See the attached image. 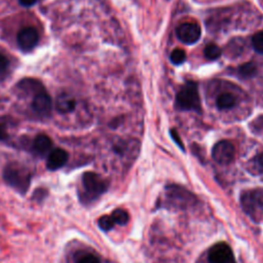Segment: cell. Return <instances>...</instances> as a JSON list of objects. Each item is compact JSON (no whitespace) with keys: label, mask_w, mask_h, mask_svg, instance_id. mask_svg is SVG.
<instances>
[{"label":"cell","mask_w":263,"mask_h":263,"mask_svg":"<svg viewBox=\"0 0 263 263\" xmlns=\"http://www.w3.org/2000/svg\"><path fill=\"white\" fill-rule=\"evenodd\" d=\"M176 107L183 111L200 112V99L197 85L194 81H187L176 96Z\"/></svg>","instance_id":"obj_1"},{"label":"cell","mask_w":263,"mask_h":263,"mask_svg":"<svg viewBox=\"0 0 263 263\" xmlns=\"http://www.w3.org/2000/svg\"><path fill=\"white\" fill-rule=\"evenodd\" d=\"M3 177L5 182L18 190L20 194L24 195L27 193L30 186L31 175L26 168L16 164H8L3 172Z\"/></svg>","instance_id":"obj_2"},{"label":"cell","mask_w":263,"mask_h":263,"mask_svg":"<svg viewBox=\"0 0 263 263\" xmlns=\"http://www.w3.org/2000/svg\"><path fill=\"white\" fill-rule=\"evenodd\" d=\"M82 186L85 194L82 195V200L90 202L103 195L108 188V184L104 179L94 172H87L82 176Z\"/></svg>","instance_id":"obj_3"},{"label":"cell","mask_w":263,"mask_h":263,"mask_svg":"<svg viewBox=\"0 0 263 263\" xmlns=\"http://www.w3.org/2000/svg\"><path fill=\"white\" fill-rule=\"evenodd\" d=\"M196 201V197L188 190L172 185L166 187L165 190V205L175 209H186L193 206Z\"/></svg>","instance_id":"obj_4"},{"label":"cell","mask_w":263,"mask_h":263,"mask_svg":"<svg viewBox=\"0 0 263 263\" xmlns=\"http://www.w3.org/2000/svg\"><path fill=\"white\" fill-rule=\"evenodd\" d=\"M242 207L249 216L256 219V216H259V213L263 210V190L245 193L242 196Z\"/></svg>","instance_id":"obj_5"},{"label":"cell","mask_w":263,"mask_h":263,"mask_svg":"<svg viewBox=\"0 0 263 263\" xmlns=\"http://www.w3.org/2000/svg\"><path fill=\"white\" fill-rule=\"evenodd\" d=\"M176 35L184 44H194L199 40L201 29L196 22H185L177 27Z\"/></svg>","instance_id":"obj_6"},{"label":"cell","mask_w":263,"mask_h":263,"mask_svg":"<svg viewBox=\"0 0 263 263\" xmlns=\"http://www.w3.org/2000/svg\"><path fill=\"white\" fill-rule=\"evenodd\" d=\"M235 149L231 142L222 140L214 145L212 149L213 160L220 164H229L234 160Z\"/></svg>","instance_id":"obj_7"},{"label":"cell","mask_w":263,"mask_h":263,"mask_svg":"<svg viewBox=\"0 0 263 263\" xmlns=\"http://www.w3.org/2000/svg\"><path fill=\"white\" fill-rule=\"evenodd\" d=\"M18 45L23 52L32 51L39 40V34L33 27L22 29L18 34Z\"/></svg>","instance_id":"obj_8"},{"label":"cell","mask_w":263,"mask_h":263,"mask_svg":"<svg viewBox=\"0 0 263 263\" xmlns=\"http://www.w3.org/2000/svg\"><path fill=\"white\" fill-rule=\"evenodd\" d=\"M210 263H232L233 254L230 247L225 243L214 245L209 251Z\"/></svg>","instance_id":"obj_9"},{"label":"cell","mask_w":263,"mask_h":263,"mask_svg":"<svg viewBox=\"0 0 263 263\" xmlns=\"http://www.w3.org/2000/svg\"><path fill=\"white\" fill-rule=\"evenodd\" d=\"M32 108L34 111L38 113L39 115L46 116L51 113L52 110V100L44 90L40 89L34 95V98L32 101Z\"/></svg>","instance_id":"obj_10"},{"label":"cell","mask_w":263,"mask_h":263,"mask_svg":"<svg viewBox=\"0 0 263 263\" xmlns=\"http://www.w3.org/2000/svg\"><path fill=\"white\" fill-rule=\"evenodd\" d=\"M68 161V153L66 150L62 148H56L52 150L47 158V169L51 171H56L61 169L62 166L67 163Z\"/></svg>","instance_id":"obj_11"},{"label":"cell","mask_w":263,"mask_h":263,"mask_svg":"<svg viewBox=\"0 0 263 263\" xmlns=\"http://www.w3.org/2000/svg\"><path fill=\"white\" fill-rule=\"evenodd\" d=\"M53 145V142L50 137H47L46 135H38L34 140V150L39 155H44L46 153H49Z\"/></svg>","instance_id":"obj_12"},{"label":"cell","mask_w":263,"mask_h":263,"mask_svg":"<svg viewBox=\"0 0 263 263\" xmlns=\"http://www.w3.org/2000/svg\"><path fill=\"white\" fill-rule=\"evenodd\" d=\"M75 100L67 94H62L57 99V109L61 113H67L74 110Z\"/></svg>","instance_id":"obj_13"},{"label":"cell","mask_w":263,"mask_h":263,"mask_svg":"<svg viewBox=\"0 0 263 263\" xmlns=\"http://www.w3.org/2000/svg\"><path fill=\"white\" fill-rule=\"evenodd\" d=\"M235 104H236V99L230 93H222L221 95L218 96V98L216 100V105L221 110L231 109L235 106Z\"/></svg>","instance_id":"obj_14"},{"label":"cell","mask_w":263,"mask_h":263,"mask_svg":"<svg viewBox=\"0 0 263 263\" xmlns=\"http://www.w3.org/2000/svg\"><path fill=\"white\" fill-rule=\"evenodd\" d=\"M256 73H257V67L252 62L245 63L237 68L238 76H240L241 78H244V79L253 77Z\"/></svg>","instance_id":"obj_15"},{"label":"cell","mask_w":263,"mask_h":263,"mask_svg":"<svg viewBox=\"0 0 263 263\" xmlns=\"http://www.w3.org/2000/svg\"><path fill=\"white\" fill-rule=\"evenodd\" d=\"M204 54H205V57L210 60V61H214V60H217L218 58H220L221 54H222V51L220 47L215 44V43H209L204 50Z\"/></svg>","instance_id":"obj_16"},{"label":"cell","mask_w":263,"mask_h":263,"mask_svg":"<svg viewBox=\"0 0 263 263\" xmlns=\"http://www.w3.org/2000/svg\"><path fill=\"white\" fill-rule=\"evenodd\" d=\"M111 217L114 223L119 224V225H125L129 221V214L123 209H117L113 211L111 214Z\"/></svg>","instance_id":"obj_17"},{"label":"cell","mask_w":263,"mask_h":263,"mask_svg":"<svg viewBox=\"0 0 263 263\" xmlns=\"http://www.w3.org/2000/svg\"><path fill=\"white\" fill-rule=\"evenodd\" d=\"M170 60L174 65H181L186 61V53L181 49H176L172 52Z\"/></svg>","instance_id":"obj_18"},{"label":"cell","mask_w":263,"mask_h":263,"mask_svg":"<svg viewBox=\"0 0 263 263\" xmlns=\"http://www.w3.org/2000/svg\"><path fill=\"white\" fill-rule=\"evenodd\" d=\"M251 171L261 174L263 173V152L257 154L256 157L251 161Z\"/></svg>","instance_id":"obj_19"},{"label":"cell","mask_w":263,"mask_h":263,"mask_svg":"<svg viewBox=\"0 0 263 263\" xmlns=\"http://www.w3.org/2000/svg\"><path fill=\"white\" fill-rule=\"evenodd\" d=\"M252 45L255 52L260 55H263V31H259L253 35Z\"/></svg>","instance_id":"obj_20"},{"label":"cell","mask_w":263,"mask_h":263,"mask_svg":"<svg viewBox=\"0 0 263 263\" xmlns=\"http://www.w3.org/2000/svg\"><path fill=\"white\" fill-rule=\"evenodd\" d=\"M98 224H99V227L104 230V231H108L110 230H112L115 223L111 217V215H109V216H107V215H105V216L101 217L98 221Z\"/></svg>","instance_id":"obj_21"},{"label":"cell","mask_w":263,"mask_h":263,"mask_svg":"<svg viewBox=\"0 0 263 263\" xmlns=\"http://www.w3.org/2000/svg\"><path fill=\"white\" fill-rule=\"evenodd\" d=\"M77 263H101L100 259L93 254H87L85 256H82Z\"/></svg>","instance_id":"obj_22"},{"label":"cell","mask_w":263,"mask_h":263,"mask_svg":"<svg viewBox=\"0 0 263 263\" xmlns=\"http://www.w3.org/2000/svg\"><path fill=\"white\" fill-rule=\"evenodd\" d=\"M170 134H171L173 140L176 142V144H177L179 147H180L181 150H184L183 143H182V141H181V139H180V136H179V134H178V132H177L176 130L172 129V130L170 131Z\"/></svg>","instance_id":"obj_23"},{"label":"cell","mask_w":263,"mask_h":263,"mask_svg":"<svg viewBox=\"0 0 263 263\" xmlns=\"http://www.w3.org/2000/svg\"><path fill=\"white\" fill-rule=\"evenodd\" d=\"M7 66H8V60L6 59L5 56L0 54V73L5 71Z\"/></svg>","instance_id":"obj_24"},{"label":"cell","mask_w":263,"mask_h":263,"mask_svg":"<svg viewBox=\"0 0 263 263\" xmlns=\"http://www.w3.org/2000/svg\"><path fill=\"white\" fill-rule=\"evenodd\" d=\"M19 2H20L23 6L29 7V6H32V5H34L35 3H36V2H37V0H19Z\"/></svg>","instance_id":"obj_25"},{"label":"cell","mask_w":263,"mask_h":263,"mask_svg":"<svg viewBox=\"0 0 263 263\" xmlns=\"http://www.w3.org/2000/svg\"><path fill=\"white\" fill-rule=\"evenodd\" d=\"M7 137L4 126H0V140H4Z\"/></svg>","instance_id":"obj_26"}]
</instances>
